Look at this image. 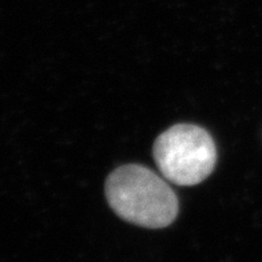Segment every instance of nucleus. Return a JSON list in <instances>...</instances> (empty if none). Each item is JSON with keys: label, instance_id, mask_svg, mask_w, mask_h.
I'll return each mask as SVG.
<instances>
[{"label": "nucleus", "instance_id": "nucleus-1", "mask_svg": "<svg viewBox=\"0 0 262 262\" xmlns=\"http://www.w3.org/2000/svg\"><path fill=\"white\" fill-rule=\"evenodd\" d=\"M106 196L122 220L148 229L171 225L180 207L167 182L141 165L121 166L111 172L106 182Z\"/></svg>", "mask_w": 262, "mask_h": 262}, {"label": "nucleus", "instance_id": "nucleus-2", "mask_svg": "<svg viewBox=\"0 0 262 262\" xmlns=\"http://www.w3.org/2000/svg\"><path fill=\"white\" fill-rule=\"evenodd\" d=\"M154 159L166 180L194 186L213 172L217 151L206 130L195 124H176L157 138Z\"/></svg>", "mask_w": 262, "mask_h": 262}]
</instances>
